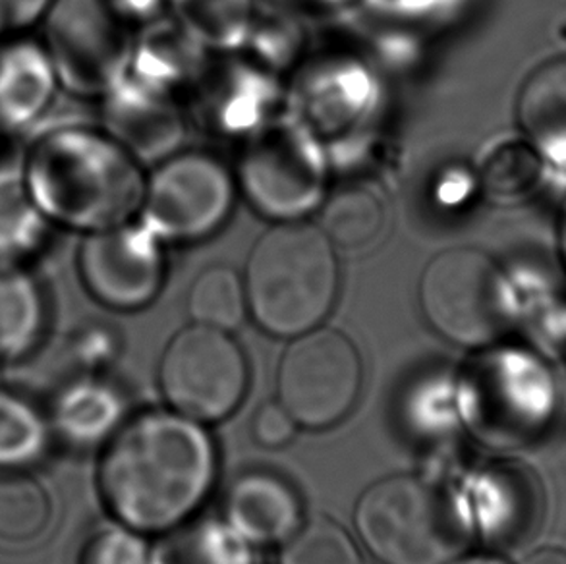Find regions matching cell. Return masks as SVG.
<instances>
[{
  "mask_svg": "<svg viewBox=\"0 0 566 564\" xmlns=\"http://www.w3.org/2000/svg\"><path fill=\"white\" fill-rule=\"evenodd\" d=\"M468 506L483 534L493 543L513 547L536 534L544 495L536 476L524 466L499 462L478 476Z\"/></svg>",
  "mask_w": 566,
  "mask_h": 564,
  "instance_id": "2e32d148",
  "label": "cell"
},
{
  "mask_svg": "<svg viewBox=\"0 0 566 564\" xmlns=\"http://www.w3.org/2000/svg\"><path fill=\"white\" fill-rule=\"evenodd\" d=\"M542 167L544 159L526 139H509L483 155L475 184L491 203L516 206L534 196L542 182Z\"/></svg>",
  "mask_w": 566,
  "mask_h": 564,
  "instance_id": "603a6c76",
  "label": "cell"
},
{
  "mask_svg": "<svg viewBox=\"0 0 566 564\" xmlns=\"http://www.w3.org/2000/svg\"><path fill=\"white\" fill-rule=\"evenodd\" d=\"M296 2H307V4H331V2H337V0H296Z\"/></svg>",
  "mask_w": 566,
  "mask_h": 564,
  "instance_id": "74e56055",
  "label": "cell"
},
{
  "mask_svg": "<svg viewBox=\"0 0 566 564\" xmlns=\"http://www.w3.org/2000/svg\"><path fill=\"white\" fill-rule=\"evenodd\" d=\"M360 352L337 328L294 336L284 351L276 390L296 424L323 429L345 420L360 397Z\"/></svg>",
  "mask_w": 566,
  "mask_h": 564,
  "instance_id": "30bf717a",
  "label": "cell"
},
{
  "mask_svg": "<svg viewBox=\"0 0 566 564\" xmlns=\"http://www.w3.org/2000/svg\"><path fill=\"white\" fill-rule=\"evenodd\" d=\"M188 313L193 323L232 331L248 313L244 279L227 265H213L199 273L188 294Z\"/></svg>",
  "mask_w": 566,
  "mask_h": 564,
  "instance_id": "484cf974",
  "label": "cell"
},
{
  "mask_svg": "<svg viewBox=\"0 0 566 564\" xmlns=\"http://www.w3.org/2000/svg\"><path fill=\"white\" fill-rule=\"evenodd\" d=\"M552 410L544 367L524 352L490 351L472 362L460 385V412L491 447L528 442Z\"/></svg>",
  "mask_w": 566,
  "mask_h": 564,
  "instance_id": "ba28073f",
  "label": "cell"
},
{
  "mask_svg": "<svg viewBox=\"0 0 566 564\" xmlns=\"http://www.w3.org/2000/svg\"><path fill=\"white\" fill-rule=\"evenodd\" d=\"M217 476L214 442L185 414L149 410L118 429L101 460L103 499L134 532L180 526Z\"/></svg>",
  "mask_w": 566,
  "mask_h": 564,
  "instance_id": "6da1fadb",
  "label": "cell"
},
{
  "mask_svg": "<svg viewBox=\"0 0 566 564\" xmlns=\"http://www.w3.org/2000/svg\"><path fill=\"white\" fill-rule=\"evenodd\" d=\"M97 101L101 126L144 167L180 152L186 118L177 100L124 76L120 84Z\"/></svg>",
  "mask_w": 566,
  "mask_h": 564,
  "instance_id": "4fadbf2b",
  "label": "cell"
},
{
  "mask_svg": "<svg viewBox=\"0 0 566 564\" xmlns=\"http://www.w3.org/2000/svg\"><path fill=\"white\" fill-rule=\"evenodd\" d=\"M54 0H0V41L30 35L53 7Z\"/></svg>",
  "mask_w": 566,
  "mask_h": 564,
  "instance_id": "1f68e13d",
  "label": "cell"
},
{
  "mask_svg": "<svg viewBox=\"0 0 566 564\" xmlns=\"http://www.w3.org/2000/svg\"><path fill=\"white\" fill-rule=\"evenodd\" d=\"M559 250L560 255H563V261H565L566 265V203L565 209H563V215H560Z\"/></svg>",
  "mask_w": 566,
  "mask_h": 564,
  "instance_id": "8d00e7d4",
  "label": "cell"
},
{
  "mask_svg": "<svg viewBox=\"0 0 566 564\" xmlns=\"http://www.w3.org/2000/svg\"><path fill=\"white\" fill-rule=\"evenodd\" d=\"M76 268L90 296L115 312L144 310L167 275L161 240L139 221L82 237Z\"/></svg>",
  "mask_w": 566,
  "mask_h": 564,
  "instance_id": "7c38bea8",
  "label": "cell"
},
{
  "mask_svg": "<svg viewBox=\"0 0 566 564\" xmlns=\"http://www.w3.org/2000/svg\"><path fill=\"white\" fill-rule=\"evenodd\" d=\"M61 92L41 39L30 33L0 41V138L38 130Z\"/></svg>",
  "mask_w": 566,
  "mask_h": 564,
  "instance_id": "9a60e30c",
  "label": "cell"
},
{
  "mask_svg": "<svg viewBox=\"0 0 566 564\" xmlns=\"http://www.w3.org/2000/svg\"><path fill=\"white\" fill-rule=\"evenodd\" d=\"M237 194V176L219 157L172 153L147 175L138 221L161 242L191 244L224 227Z\"/></svg>",
  "mask_w": 566,
  "mask_h": 564,
  "instance_id": "9c48e42d",
  "label": "cell"
},
{
  "mask_svg": "<svg viewBox=\"0 0 566 564\" xmlns=\"http://www.w3.org/2000/svg\"><path fill=\"white\" fill-rule=\"evenodd\" d=\"M317 213V227L337 252H368L379 244L387 230V211L381 199L364 186H348L327 194Z\"/></svg>",
  "mask_w": 566,
  "mask_h": 564,
  "instance_id": "7402d4cb",
  "label": "cell"
},
{
  "mask_svg": "<svg viewBox=\"0 0 566 564\" xmlns=\"http://www.w3.org/2000/svg\"><path fill=\"white\" fill-rule=\"evenodd\" d=\"M51 506L38 481L0 468V540L25 542L45 530Z\"/></svg>",
  "mask_w": 566,
  "mask_h": 564,
  "instance_id": "4316f807",
  "label": "cell"
},
{
  "mask_svg": "<svg viewBox=\"0 0 566 564\" xmlns=\"http://www.w3.org/2000/svg\"><path fill=\"white\" fill-rule=\"evenodd\" d=\"M449 564H509L503 558L493 557V555H470V557L454 558Z\"/></svg>",
  "mask_w": 566,
  "mask_h": 564,
  "instance_id": "d590c367",
  "label": "cell"
},
{
  "mask_svg": "<svg viewBox=\"0 0 566 564\" xmlns=\"http://www.w3.org/2000/svg\"><path fill=\"white\" fill-rule=\"evenodd\" d=\"M516 118L537 155L566 170V56L530 74L516 100Z\"/></svg>",
  "mask_w": 566,
  "mask_h": 564,
  "instance_id": "ffe728a7",
  "label": "cell"
},
{
  "mask_svg": "<svg viewBox=\"0 0 566 564\" xmlns=\"http://www.w3.org/2000/svg\"><path fill=\"white\" fill-rule=\"evenodd\" d=\"M522 564H566V551L539 550Z\"/></svg>",
  "mask_w": 566,
  "mask_h": 564,
  "instance_id": "e575fe53",
  "label": "cell"
},
{
  "mask_svg": "<svg viewBox=\"0 0 566 564\" xmlns=\"http://www.w3.org/2000/svg\"><path fill=\"white\" fill-rule=\"evenodd\" d=\"M161 389L178 412L219 421L234 412L248 389V362L229 331L193 323L170 341L159 367Z\"/></svg>",
  "mask_w": 566,
  "mask_h": 564,
  "instance_id": "8fae6325",
  "label": "cell"
},
{
  "mask_svg": "<svg viewBox=\"0 0 566 564\" xmlns=\"http://www.w3.org/2000/svg\"><path fill=\"white\" fill-rule=\"evenodd\" d=\"M175 20L209 51L244 46L255 18L253 0H167Z\"/></svg>",
  "mask_w": 566,
  "mask_h": 564,
  "instance_id": "cb8c5ba5",
  "label": "cell"
},
{
  "mask_svg": "<svg viewBox=\"0 0 566 564\" xmlns=\"http://www.w3.org/2000/svg\"><path fill=\"white\" fill-rule=\"evenodd\" d=\"M118 414L120 403L111 390L99 387H84L70 400V424L85 439L107 434L115 426Z\"/></svg>",
  "mask_w": 566,
  "mask_h": 564,
  "instance_id": "4dcf8cb0",
  "label": "cell"
},
{
  "mask_svg": "<svg viewBox=\"0 0 566 564\" xmlns=\"http://www.w3.org/2000/svg\"><path fill=\"white\" fill-rule=\"evenodd\" d=\"M296 420L281 403L261 406L253 418V437L268 449H281L294 439Z\"/></svg>",
  "mask_w": 566,
  "mask_h": 564,
  "instance_id": "d6a6232c",
  "label": "cell"
},
{
  "mask_svg": "<svg viewBox=\"0 0 566 564\" xmlns=\"http://www.w3.org/2000/svg\"><path fill=\"white\" fill-rule=\"evenodd\" d=\"M242 279L255 323L294 338L319 327L335 307L337 250L314 222H275L253 244Z\"/></svg>",
  "mask_w": 566,
  "mask_h": 564,
  "instance_id": "3957f363",
  "label": "cell"
},
{
  "mask_svg": "<svg viewBox=\"0 0 566 564\" xmlns=\"http://www.w3.org/2000/svg\"><path fill=\"white\" fill-rule=\"evenodd\" d=\"M49 297L35 265L0 263V352L15 354L39 341Z\"/></svg>",
  "mask_w": 566,
  "mask_h": 564,
  "instance_id": "44dd1931",
  "label": "cell"
},
{
  "mask_svg": "<svg viewBox=\"0 0 566 564\" xmlns=\"http://www.w3.org/2000/svg\"><path fill=\"white\" fill-rule=\"evenodd\" d=\"M354 524L382 564H449L472 532L468 501L420 476H390L361 493Z\"/></svg>",
  "mask_w": 566,
  "mask_h": 564,
  "instance_id": "277c9868",
  "label": "cell"
},
{
  "mask_svg": "<svg viewBox=\"0 0 566 564\" xmlns=\"http://www.w3.org/2000/svg\"><path fill=\"white\" fill-rule=\"evenodd\" d=\"M188 100L196 107L199 124L244 139L273 118L268 107L275 101V90L271 74L255 62L207 61Z\"/></svg>",
  "mask_w": 566,
  "mask_h": 564,
  "instance_id": "5bb4252c",
  "label": "cell"
},
{
  "mask_svg": "<svg viewBox=\"0 0 566 564\" xmlns=\"http://www.w3.org/2000/svg\"><path fill=\"white\" fill-rule=\"evenodd\" d=\"M250 543L227 524L198 520L172 528L154 551V564H252Z\"/></svg>",
  "mask_w": 566,
  "mask_h": 564,
  "instance_id": "d4e9b609",
  "label": "cell"
},
{
  "mask_svg": "<svg viewBox=\"0 0 566 564\" xmlns=\"http://www.w3.org/2000/svg\"><path fill=\"white\" fill-rule=\"evenodd\" d=\"M22 173L45 221L80 237L138 219L146 168L101 124L61 123L31 132Z\"/></svg>",
  "mask_w": 566,
  "mask_h": 564,
  "instance_id": "7a4b0ae2",
  "label": "cell"
},
{
  "mask_svg": "<svg viewBox=\"0 0 566 564\" xmlns=\"http://www.w3.org/2000/svg\"><path fill=\"white\" fill-rule=\"evenodd\" d=\"M136 35L126 76L178 101L188 97L209 61V49L175 20L147 23Z\"/></svg>",
  "mask_w": 566,
  "mask_h": 564,
  "instance_id": "ac0fdd59",
  "label": "cell"
},
{
  "mask_svg": "<svg viewBox=\"0 0 566 564\" xmlns=\"http://www.w3.org/2000/svg\"><path fill=\"white\" fill-rule=\"evenodd\" d=\"M281 564H364V558L343 528L327 519H314L286 542Z\"/></svg>",
  "mask_w": 566,
  "mask_h": 564,
  "instance_id": "83f0119b",
  "label": "cell"
},
{
  "mask_svg": "<svg viewBox=\"0 0 566 564\" xmlns=\"http://www.w3.org/2000/svg\"><path fill=\"white\" fill-rule=\"evenodd\" d=\"M80 564H154V553L130 528H103L85 542Z\"/></svg>",
  "mask_w": 566,
  "mask_h": 564,
  "instance_id": "f546056e",
  "label": "cell"
},
{
  "mask_svg": "<svg viewBox=\"0 0 566 564\" xmlns=\"http://www.w3.org/2000/svg\"><path fill=\"white\" fill-rule=\"evenodd\" d=\"M238 191L275 222L306 221L327 198L325 147L294 115L273 116L242 139Z\"/></svg>",
  "mask_w": 566,
  "mask_h": 564,
  "instance_id": "8992f818",
  "label": "cell"
},
{
  "mask_svg": "<svg viewBox=\"0 0 566 564\" xmlns=\"http://www.w3.org/2000/svg\"><path fill=\"white\" fill-rule=\"evenodd\" d=\"M39 30L69 95L101 100L130 70L138 30L108 0H54Z\"/></svg>",
  "mask_w": 566,
  "mask_h": 564,
  "instance_id": "52a82bcc",
  "label": "cell"
},
{
  "mask_svg": "<svg viewBox=\"0 0 566 564\" xmlns=\"http://www.w3.org/2000/svg\"><path fill=\"white\" fill-rule=\"evenodd\" d=\"M20 155L22 149L0 147V263L38 268L56 230L31 199Z\"/></svg>",
  "mask_w": 566,
  "mask_h": 564,
  "instance_id": "d6986e66",
  "label": "cell"
},
{
  "mask_svg": "<svg viewBox=\"0 0 566 564\" xmlns=\"http://www.w3.org/2000/svg\"><path fill=\"white\" fill-rule=\"evenodd\" d=\"M43 434V424L30 406L0 395V466L4 470H14V466L38 457Z\"/></svg>",
  "mask_w": 566,
  "mask_h": 564,
  "instance_id": "f1b7e54d",
  "label": "cell"
},
{
  "mask_svg": "<svg viewBox=\"0 0 566 564\" xmlns=\"http://www.w3.org/2000/svg\"><path fill=\"white\" fill-rule=\"evenodd\" d=\"M224 519L250 545L289 542L302 526V499L281 476L253 470L232 481Z\"/></svg>",
  "mask_w": 566,
  "mask_h": 564,
  "instance_id": "e0dca14e",
  "label": "cell"
},
{
  "mask_svg": "<svg viewBox=\"0 0 566 564\" xmlns=\"http://www.w3.org/2000/svg\"><path fill=\"white\" fill-rule=\"evenodd\" d=\"M429 327L464 348H488L509 335L521 315L513 276L490 253L462 246L437 253L420 279Z\"/></svg>",
  "mask_w": 566,
  "mask_h": 564,
  "instance_id": "5b68a950",
  "label": "cell"
},
{
  "mask_svg": "<svg viewBox=\"0 0 566 564\" xmlns=\"http://www.w3.org/2000/svg\"><path fill=\"white\" fill-rule=\"evenodd\" d=\"M108 2L134 30L138 31L147 23L159 20V10L163 4H167V0H108Z\"/></svg>",
  "mask_w": 566,
  "mask_h": 564,
  "instance_id": "836d02e7",
  "label": "cell"
}]
</instances>
